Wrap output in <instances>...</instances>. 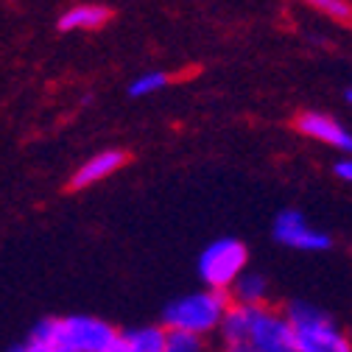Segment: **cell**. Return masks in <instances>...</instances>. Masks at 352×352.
<instances>
[{
    "instance_id": "4fadbf2b",
    "label": "cell",
    "mask_w": 352,
    "mask_h": 352,
    "mask_svg": "<svg viewBox=\"0 0 352 352\" xmlns=\"http://www.w3.org/2000/svg\"><path fill=\"white\" fill-rule=\"evenodd\" d=\"M305 3L319 9V12H324L336 23L352 28V0H305Z\"/></svg>"
},
{
    "instance_id": "8fae6325",
    "label": "cell",
    "mask_w": 352,
    "mask_h": 352,
    "mask_svg": "<svg viewBox=\"0 0 352 352\" xmlns=\"http://www.w3.org/2000/svg\"><path fill=\"white\" fill-rule=\"evenodd\" d=\"M126 338V349L129 352H165L168 344V330L160 327H140L123 336Z\"/></svg>"
},
{
    "instance_id": "9c48e42d",
    "label": "cell",
    "mask_w": 352,
    "mask_h": 352,
    "mask_svg": "<svg viewBox=\"0 0 352 352\" xmlns=\"http://www.w3.org/2000/svg\"><path fill=\"white\" fill-rule=\"evenodd\" d=\"M109 23V9L98 3H81L59 17V31H96Z\"/></svg>"
},
{
    "instance_id": "d6986e66",
    "label": "cell",
    "mask_w": 352,
    "mask_h": 352,
    "mask_svg": "<svg viewBox=\"0 0 352 352\" xmlns=\"http://www.w3.org/2000/svg\"><path fill=\"white\" fill-rule=\"evenodd\" d=\"M109 352H129V349H126V338L120 336V338H118V344H115V346H112Z\"/></svg>"
},
{
    "instance_id": "52a82bcc",
    "label": "cell",
    "mask_w": 352,
    "mask_h": 352,
    "mask_svg": "<svg viewBox=\"0 0 352 352\" xmlns=\"http://www.w3.org/2000/svg\"><path fill=\"white\" fill-rule=\"evenodd\" d=\"M296 131L305 138H314V140H322L338 151H346L352 154V135L338 123L333 120L330 115H322V112H302L296 120H294Z\"/></svg>"
},
{
    "instance_id": "ba28073f",
    "label": "cell",
    "mask_w": 352,
    "mask_h": 352,
    "mask_svg": "<svg viewBox=\"0 0 352 352\" xmlns=\"http://www.w3.org/2000/svg\"><path fill=\"white\" fill-rule=\"evenodd\" d=\"M126 160H129V154H126V151H120V148H109V151H101V154L90 157V160H87V162H84V165L70 176V190L93 188L96 182L107 179L109 173L120 170V168L126 165Z\"/></svg>"
},
{
    "instance_id": "3957f363",
    "label": "cell",
    "mask_w": 352,
    "mask_h": 352,
    "mask_svg": "<svg viewBox=\"0 0 352 352\" xmlns=\"http://www.w3.org/2000/svg\"><path fill=\"white\" fill-rule=\"evenodd\" d=\"M249 249L238 238H218L210 246H204L199 257V277L207 288L215 291H232L238 277L246 272Z\"/></svg>"
},
{
    "instance_id": "277c9868",
    "label": "cell",
    "mask_w": 352,
    "mask_h": 352,
    "mask_svg": "<svg viewBox=\"0 0 352 352\" xmlns=\"http://www.w3.org/2000/svg\"><path fill=\"white\" fill-rule=\"evenodd\" d=\"M246 341L257 352H299L291 319L285 314L269 311V307H263V305H252Z\"/></svg>"
},
{
    "instance_id": "5b68a950",
    "label": "cell",
    "mask_w": 352,
    "mask_h": 352,
    "mask_svg": "<svg viewBox=\"0 0 352 352\" xmlns=\"http://www.w3.org/2000/svg\"><path fill=\"white\" fill-rule=\"evenodd\" d=\"M62 324H65V341L76 352H109L120 338V333L109 322L93 316H67L62 319Z\"/></svg>"
},
{
    "instance_id": "ffe728a7",
    "label": "cell",
    "mask_w": 352,
    "mask_h": 352,
    "mask_svg": "<svg viewBox=\"0 0 352 352\" xmlns=\"http://www.w3.org/2000/svg\"><path fill=\"white\" fill-rule=\"evenodd\" d=\"M9 352H28V344H17V346H12Z\"/></svg>"
},
{
    "instance_id": "44dd1931",
    "label": "cell",
    "mask_w": 352,
    "mask_h": 352,
    "mask_svg": "<svg viewBox=\"0 0 352 352\" xmlns=\"http://www.w3.org/2000/svg\"><path fill=\"white\" fill-rule=\"evenodd\" d=\"M346 101H349V104H352V90H346Z\"/></svg>"
},
{
    "instance_id": "6da1fadb",
    "label": "cell",
    "mask_w": 352,
    "mask_h": 352,
    "mask_svg": "<svg viewBox=\"0 0 352 352\" xmlns=\"http://www.w3.org/2000/svg\"><path fill=\"white\" fill-rule=\"evenodd\" d=\"M230 307L232 302L227 291L210 288V291L188 294L182 299L170 302L162 314V322H165V330H185V333L207 336L212 330H221V322Z\"/></svg>"
},
{
    "instance_id": "8992f818",
    "label": "cell",
    "mask_w": 352,
    "mask_h": 352,
    "mask_svg": "<svg viewBox=\"0 0 352 352\" xmlns=\"http://www.w3.org/2000/svg\"><path fill=\"white\" fill-rule=\"evenodd\" d=\"M274 238L283 246L291 249H302V252H324L333 246V238L327 232L311 230L305 221V215L296 210H283L274 221Z\"/></svg>"
},
{
    "instance_id": "5bb4252c",
    "label": "cell",
    "mask_w": 352,
    "mask_h": 352,
    "mask_svg": "<svg viewBox=\"0 0 352 352\" xmlns=\"http://www.w3.org/2000/svg\"><path fill=\"white\" fill-rule=\"evenodd\" d=\"M165 352H204V341H201V336H196V333L168 330Z\"/></svg>"
},
{
    "instance_id": "e0dca14e",
    "label": "cell",
    "mask_w": 352,
    "mask_h": 352,
    "mask_svg": "<svg viewBox=\"0 0 352 352\" xmlns=\"http://www.w3.org/2000/svg\"><path fill=\"white\" fill-rule=\"evenodd\" d=\"M42 346H45V344H42ZM48 349H51V352H76L67 341H59V344H54V346H48Z\"/></svg>"
},
{
    "instance_id": "9a60e30c",
    "label": "cell",
    "mask_w": 352,
    "mask_h": 352,
    "mask_svg": "<svg viewBox=\"0 0 352 352\" xmlns=\"http://www.w3.org/2000/svg\"><path fill=\"white\" fill-rule=\"evenodd\" d=\"M336 176L338 179H344V182H352V160H341V162H336Z\"/></svg>"
},
{
    "instance_id": "2e32d148",
    "label": "cell",
    "mask_w": 352,
    "mask_h": 352,
    "mask_svg": "<svg viewBox=\"0 0 352 352\" xmlns=\"http://www.w3.org/2000/svg\"><path fill=\"white\" fill-rule=\"evenodd\" d=\"M224 352H257L249 341H235V344H224Z\"/></svg>"
},
{
    "instance_id": "7c38bea8",
    "label": "cell",
    "mask_w": 352,
    "mask_h": 352,
    "mask_svg": "<svg viewBox=\"0 0 352 352\" xmlns=\"http://www.w3.org/2000/svg\"><path fill=\"white\" fill-rule=\"evenodd\" d=\"M168 81H170V76H168V73H162V70H148V73L138 76L135 81L129 84V96H131V98H146V96H154V93L165 90Z\"/></svg>"
},
{
    "instance_id": "7a4b0ae2",
    "label": "cell",
    "mask_w": 352,
    "mask_h": 352,
    "mask_svg": "<svg viewBox=\"0 0 352 352\" xmlns=\"http://www.w3.org/2000/svg\"><path fill=\"white\" fill-rule=\"evenodd\" d=\"M285 316L294 324L299 352H352V338L311 302H291Z\"/></svg>"
},
{
    "instance_id": "ac0fdd59",
    "label": "cell",
    "mask_w": 352,
    "mask_h": 352,
    "mask_svg": "<svg viewBox=\"0 0 352 352\" xmlns=\"http://www.w3.org/2000/svg\"><path fill=\"white\" fill-rule=\"evenodd\" d=\"M28 352H51V349L42 346V344H36V341H28Z\"/></svg>"
},
{
    "instance_id": "30bf717a",
    "label": "cell",
    "mask_w": 352,
    "mask_h": 352,
    "mask_svg": "<svg viewBox=\"0 0 352 352\" xmlns=\"http://www.w3.org/2000/svg\"><path fill=\"white\" fill-rule=\"evenodd\" d=\"M266 291H269L266 277L254 274V272H243L238 277V283L232 285V296L241 305H263V299H266Z\"/></svg>"
}]
</instances>
